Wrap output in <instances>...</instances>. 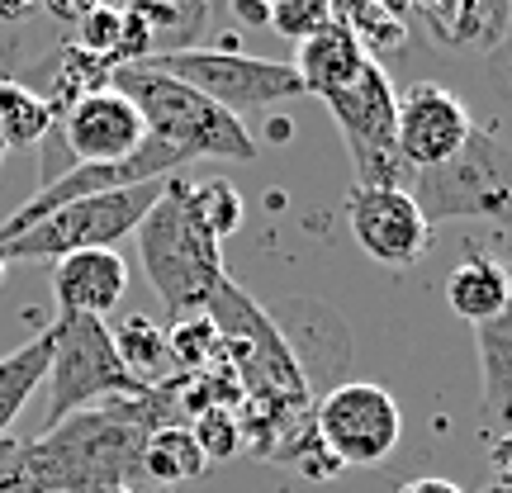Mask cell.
I'll use <instances>...</instances> for the list:
<instances>
[{
	"instance_id": "cell-26",
	"label": "cell",
	"mask_w": 512,
	"mask_h": 493,
	"mask_svg": "<svg viewBox=\"0 0 512 493\" xmlns=\"http://www.w3.org/2000/svg\"><path fill=\"white\" fill-rule=\"evenodd\" d=\"M38 10H48V19H57V24L76 29V24L95 10V0H38Z\"/></svg>"
},
{
	"instance_id": "cell-24",
	"label": "cell",
	"mask_w": 512,
	"mask_h": 493,
	"mask_svg": "<svg viewBox=\"0 0 512 493\" xmlns=\"http://www.w3.org/2000/svg\"><path fill=\"white\" fill-rule=\"evenodd\" d=\"M332 19H337L332 15V0H275L271 5V24L285 38H294V43H304L318 29H328Z\"/></svg>"
},
{
	"instance_id": "cell-16",
	"label": "cell",
	"mask_w": 512,
	"mask_h": 493,
	"mask_svg": "<svg viewBox=\"0 0 512 493\" xmlns=\"http://www.w3.org/2000/svg\"><path fill=\"white\" fill-rule=\"evenodd\" d=\"M446 304L456 318H465L470 328L475 323H489L503 304H508V266L494 261V256L465 247L460 266L446 275Z\"/></svg>"
},
{
	"instance_id": "cell-32",
	"label": "cell",
	"mask_w": 512,
	"mask_h": 493,
	"mask_svg": "<svg viewBox=\"0 0 512 493\" xmlns=\"http://www.w3.org/2000/svg\"><path fill=\"white\" fill-rule=\"evenodd\" d=\"M95 5H114V0H95Z\"/></svg>"
},
{
	"instance_id": "cell-8",
	"label": "cell",
	"mask_w": 512,
	"mask_h": 493,
	"mask_svg": "<svg viewBox=\"0 0 512 493\" xmlns=\"http://www.w3.org/2000/svg\"><path fill=\"white\" fill-rule=\"evenodd\" d=\"M347 138V157L356 166V185H408V166L399 162L394 124H399V95L389 86L384 67L370 57L366 72L347 91L323 100Z\"/></svg>"
},
{
	"instance_id": "cell-29",
	"label": "cell",
	"mask_w": 512,
	"mask_h": 493,
	"mask_svg": "<svg viewBox=\"0 0 512 493\" xmlns=\"http://www.w3.org/2000/svg\"><path fill=\"white\" fill-rule=\"evenodd\" d=\"M399 493H460L451 479H408Z\"/></svg>"
},
{
	"instance_id": "cell-2",
	"label": "cell",
	"mask_w": 512,
	"mask_h": 493,
	"mask_svg": "<svg viewBox=\"0 0 512 493\" xmlns=\"http://www.w3.org/2000/svg\"><path fill=\"white\" fill-rule=\"evenodd\" d=\"M138 256L147 266L152 290L162 294V304L176 318L209 313L214 294L223 290V242L195 219V209L185 200V176H166L162 200L152 204L138 223Z\"/></svg>"
},
{
	"instance_id": "cell-12",
	"label": "cell",
	"mask_w": 512,
	"mask_h": 493,
	"mask_svg": "<svg viewBox=\"0 0 512 493\" xmlns=\"http://www.w3.org/2000/svg\"><path fill=\"white\" fill-rule=\"evenodd\" d=\"M57 133H62L67 152L76 157V166L81 162H124L147 138L143 114H138V105H133L119 86L81 95L72 110L57 114Z\"/></svg>"
},
{
	"instance_id": "cell-20",
	"label": "cell",
	"mask_w": 512,
	"mask_h": 493,
	"mask_svg": "<svg viewBox=\"0 0 512 493\" xmlns=\"http://www.w3.org/2000/svg\"><path fill=\"white\" fill-rule=\"evenodd\" d=\"M57 114L48 105V95H38L34 86H24L19 76L0 72V147H38L53 133Z\"/></svg>"
},
{
	"instance_id": "cell-17",
	"label": "cell",
	"mask_w": 512,
	"mask_h": 493,
	"mask_svg": "<svg viewBox=\"0 0 512 493\" xmlns=\"http://www.w3.org/2000/svg\"><path fill=\"white\" fill-rule=\"evenodd\" d=\"M114 332V351H119V361L124 370L133 375L138 384L147 389H166V384H176V361H171V342H166V328L157 318H147V313H128Z\"/></svg>"
},
{
	"instance_id": "cell-7",
	"label": "cell",
	"mask_w": 512,
	"mask_h": 493,
	"mask_svg": "<svg viewBox=\"0 0 512 493\" xmlns=\"http://www.w3.org/2000/svg\"><path fill=\"white\" fill-rule=\"evenodd\" d=\"M143 67L166 72L185 81L190 91H200L204 100H214L219 110L233 119L256 110L285 105L294 95H304V81L294 76L290 62H271V57H252L242 48H185V53H157L143 57Z\"/></svg>"
},
{
	"instance_id": "cell-25",
	"label": "cell",
	"mask_w": 512,
	"mask_h": 493,
	"mask_svg": "<svg viewBox=\"0 0 512 493\" xmlns=\"http://www.w3.org/2000/svg\"><path fill=\"white\" fill-rule=\"evenodd\" d=\"M195 441L204 446V456L209 460H228L233 451H238L242 441V422L228 413V408H204V413H195Z\"/></svg>"
},
{
	"instance_id": "cell-15",
	"label": "cell",
	"mask_w": 512,
	"mask_h": 493,
	"mask_svg": "<svg viewBox=\"0 0 512 493\" xmlns=\"http://www.w3.org/2000/svg\"><path fill=\"white\" fill-rule=\"evenodd\" d=\"M475 356H479V413L489 427L512 432V266H508V304L475 323Z\"/></svg>"
},
{
	"instance_id": "cell-1",
	"label": "cell",
	"mask_w": 512,
	"mask_h": 493,
	"mask_svg": "<svg viewBox=\"0 0 512 493\" xmlns=\"http://www.w3.org/2000/svg\"><path fill=\"white\" fill-rule=\"evenodd\" d=\"M176 384L72 413L19 446L0 441V493H133L143 446L166 422Z\"/></svg>"
},
{
	"instance_id": "cell-22",
	"label": "cell",
	"mask_w": 512,
	"mask_h": 493,
	"mask_svg": "<svg viewBox=\"0 0 512 493\" xmlns=\"http://www.w3.org/2000/svg\"><path fill=\"white\" fill-rule=\"evenodd\" d=\"M185 200H190V209H195V219H200L219 242H228L242 228L238 185H228V181H185Z\"/></svg>"
},
{
	"instance_id": "cell-10",
	"label": "cell",
	"mask_w": 512,
	"mask_h": 493,
	"mask_svg": "<svg viewBox=\"0 0 512 493\" xmlns=\"http://www.w3.org/2000/svg\"><path fill=\"white\" fill-rule=\"evenodd\" d=\"M347 228L356 247L389 271L418 266L432 247V228L422 219L418 200L403 185H351L347 195Z\"/></svg>"
},
{
	"instance_id": "cell-18",
	"label": "cell",
	"mask_w": 512,
	"mask_h": 493,
	"mask_svg": "<svg viewBox=\"0 0 512 493\" xmlns=\"http://www.w3.org/2000/svg\"><path fill=\"white\" fill-rule=\"evenodd\" d=\"M48 366H53V332H38L24 347L0 356V441L10 437L24 403L38 394V384L48 380Z\"/></svg>"
},
{
	"instance_id": "cell-30",
	"label": "cell",
	"mask_w": 512,
	"mask_h": 493,
	"mask_svg": "<svg viewBox=\"0 0 512 493\" xmlns=\"http://www.w3.org/2000/svg\"><path fill=\"white\" fill-rule=\"evenodd\" d=\"M271 138H290V119H271Z\"/></svg>"
},
{
	"instance_id": "cell-28",
	"label": "cell",
	"mask_w": 512,
	"mask_h": 493,
	"mask_svg": "<svg viewBox=\"0 0 512 493\" xmlns=\"http://www.w3.org/2000/svg\"><path fill=\"white\" fill-rule=\"evenodd\" d=\"M38 10V0H0V24H24Z\"/></svg>"
},
{
	"instance_id": "cell-19",
	"label": "cell",
	"mask_w": 512,
	"mask_h": 493,
	"mask_svg": "<svg viewBox=\"0 0 512 493\" xmlns=\"http://www.w3.org/2000/svg\"><path fill=\"white\" fill-rule=\"evenodd\" d=\"M138 470H143L147 479L166 484V489H176V484L200 479L204 470H209V456H204V446L195 441V432H190L185 422H162V427L147 437Z\"/></svg>"
},
{
	"instance_id": "cell-4",
	"label": "cell",
	"mask_w": 512,
	"mask_h": 493,
	"mask_svg": "<svg viewBox=\"0 0 512 493\" xmlns=\"http://www.w3.org/2000/svg\"><path fill=\"white\" fill-rule=\"evenodd\" d=\"M418 200L427 228L451 219H484L512 228V147L494 128H470V138L451 162L413 171L403 185Z\"/></svg>"
},
{
	"instance_id": "cell-27",
	"label": "cell",
	"mask_w": 512,
	"mask_h": 493,
	"mask_svg": "<svg viewBox=\"0 0 512 493\" xmlns=\"http://www.w3.org/2000/svg\"><path fill=\"white\" fill-rule=\"evenodd\" d=\"M271 5L275 0H233V15L256 29V24H271Z\"/></svg>"
},
{
	"instance_id": "cell-21",
	"label": "cell",
	"mask_w": 512,
	"mask_h": 493,
	"mask_svg": "<svg viewBox=\"0 0 512 493\" xmlns=\"http://www.w3.org/2000/svg\"><path fill=\"white\" fill-rule=\"evenodd\" d=\"M166 342H171V361L176 370H209L214 361H223V337L214 328L209 313H190V318H176L166 328Z\"/></svg>"
},
{
	"instance_id": "cell-23",
	"label": "cell",
	"mask_w": 512,
	"mask_h": 493,
	"mask_svg": "<svg viewBox=\"0 0 512 493\" xmlns=\"http://www.w3.org/2000/svg\"><path fill=\"white\" fill-rule=\"evenodd\" d=\"M81 53L91 57H105L119 67V48H124V10L119 5H95L91 15L76 24V38H72Z\"/></svg>"
},
{
	"instance_id": "cell-6",
	"label": "cell",
	"mask_w": 512,
	"mask_h": 493,
	"mask_svg": "<svg viewBox=\"0 0 512 493\" xmlns=\"http://www.w3.org/2000/svg\"><path fill=\"white\" fill-rule=\"evenodd\" d=\"M166 181H143L128 185V190H105V195H86V200H72L43 214L34 228H24L19 238L0 242L5 261H62L72 252H100V247H114L124 242L128 233H138V223L152 204L162 200Z\"/></svg>"
},
{
	"instance_id": "cell-3",
	"label": "cell",
	"mask_w": 512,
	"mask_h": 493,
	"mask_svg": "<svg viewBox=\"0 0 512 493\" xmlns=\"http://www.w3.org/2000/svg\"><path fill=\"white\" fill-rule=\"evenodd\" d=\"M114 86L138 105L147 138L171 147L185 166L200 157H219V162H256V138L247 133L242 119L219 110L214 100L190 91L185 81L166 72H152L143 62H128L114 72Z\"/></svg>"
},
{
	"instance_id": "cell-31",
	"label": "cell",
	"mask_w": 512,
	"mask_h": 493,
	"mask_svg": "<svg viewBox=\"0 0 512 493\" xmlns=\"http://www.w3.org/2000/svg\"><path fill=\"white\" fill-rule=\"evenodd\" d=\"M5 271H10V261H5V252H0V285H5Z\"/></svg>"
},
{
	"instance_id": "cell-5",
	"label": "cell",
	"mask_w": 512,
	"mask_h": 493,
	"mask_svg": "<svg viewBox=\"0 0 512 493\" xmlns=\"http://www.w3.org/2000/svg\"><path fill=\"white\" fill-rule=\"evenodd\" d=\"M48 332H53V366H48V380H43L48 384V427L72 418V413L100 408V403L152 394L147 384H138L124 370L105 318L57 313Z\"/></svg>"
},
{
	"instance_id": "cell-9",
	"label": "cell",
	"mask_w": 512,
	"mask_h": 493,
	"mask_svg": "<svg viewBox=\"0 0 512 493\" xmlns=\"http://www.w3.org/2000/svg\"><path fill=\"white\" fill-rule=\"evenodd\" d=\"M313 437L337 465H380L403 437V413L394 394L375 380H342L318 399Z\"/></svg>"
},
{
	"instance_id": "cell-33",
	"label": "cell",
	"mask_w": 512,
	"mask_h": 493,
	"mask_svg": "<svg viewBox=\"0 0 512 493\" xmlns=\"http://www.w3.org/2000/svg\"><path fill=\"white\" fill-rule=\"evenodd\" d=\"M0 162H5V147H0Z\"/></svg>"
},
{
	"instance_id": "cell-14",
	"label": "cell",
	"mask_w": 512,
	"mask_h": 493,
	"mask_svg": "<svg viewBox=\"0 0 512 493\" xmlns=\"http://www.w3.org/2000/svg\"><path fill=\"white\" fill-rule=\"evenodd\" d=\"M366 62H370L366 38L356 34L351 24L332 19L328 29H318L313 38L299 43V57H294L290 67H294V76L304 81V95L332 100V95L347 91L351 81L366 72Z\"/></svg>"
},
{
	"instance_id": "cell-11",
	"label": "cell",
	"mask_w": 512,
	"mask_h": 493,
	"mask_svg": "<svg viewBox=\"0 0 512 493\" xmlns=\"http://www.w3.org/2000/svg\"><path fill=\"white\" fill-rule=\"evenodd\" d=\"M470 110L456 91H446L437 81H413L399 95V124H394V143H399V162L413 171H432V166L451 162L465 138H470Z\"/></svg>"
},
{
	"instance_id": "cell-13",
	"label": "cell",
	"mask_w": 512,
	"mask_h": 493,
	"mask_svg": "<svg viewBox=\"0 0 512 493\" xmlns=\"http://www.w3.org/2000/svg\"><path fill=\"white\" fill-rule=\"evenodd\" d=\"M128 294V266L114 247L100 252H72L53 261V299L57 313H76V318H105L124 304Z\"/></svg>"
}]
</instances>
